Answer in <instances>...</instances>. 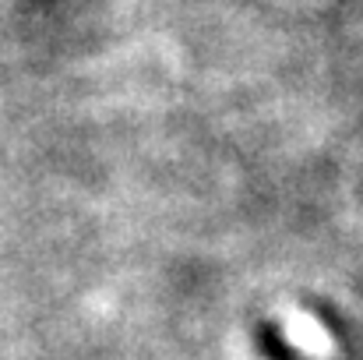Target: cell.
<instances>
[{
    "mask_svg": "<svg viewBox=\"0 0 363 360\" xmlns=\"http://www.w3.org/2000/svg\"><path fill=\"white\" fill-rule=\"evenodd\" d=\"M282 332L289 339L293 350H300L307 360H335L339 357V347L332 339V332L307 311L300 307H286L282 311Z\"/></svg>",
    "mask_w": 363,
    "mask_h": 360,
    "instance_id": "1",
    "label": "cell"
}]
</instances>
